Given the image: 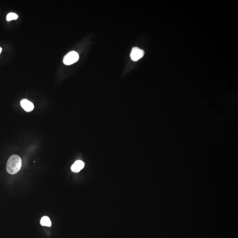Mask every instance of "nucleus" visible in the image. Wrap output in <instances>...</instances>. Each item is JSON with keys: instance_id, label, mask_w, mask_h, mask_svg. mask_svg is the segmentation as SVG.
Wrapping results in <instances>:
<instances>
[{"instance_id": "nucleus-8", "label": "nucleus", "mask_w": 238, "mask_h": 238, "mask_svg": "<svg viewBox=\"0 0 238 238\" xmlns=\"http://www.w3.org/2000/svg\"><path fill=\"white\" fill-rule=\"evenodd\" d=\"M1 51H2V48H1V47H0V54H1Z\"/></svg>"}, {"instance_id": "nucleus-3", "label": "nucleus", "mask_w": 238, "mask_h": 238, "mask_svg": "<svg viewBox=\"0 0 238 238\" xmlns=\"http://www.w3.org/2000/svg\"><path fill=\"white\" fill-rule=\"evenodd\" d=\"M144 55V51L142 49L135 47L132 49L130 56L132 60L136 61L142 58Z\"/></svg>"}, {"instance_id": "nucleus-7", "label": "nucleus", "mask_w": 238, "mask_h": 238, "mask_svg": "<svg viewBox=\"0 0 238 238\" xmlns=\"http://www.w3.org/2000/svg\"><path fill=\"white\" fill-rule=\"evenodd\" d=\"M18 18V16L16 14L13 12H11L8 14L6 17V19L7 21H10L12 20L16 19Z\"/></svg>"}, {"instance_id": "nucleus-2", "label": "nucleus", "mask_w": 238, "mask_h": 238, "mask_svg": "<svg viewBox=\"0 0 238 238\" xmlns=\"http://www.w3.org/2000/svg\"><path fill=\"white\" fill-rule=\"evenodd\" d=\"M79 59V55L75 51H71L64 56L63 62L65 65H70L77 61Z\"/></svg>"}, {"instance_id": "nucleus-1", "label": "nucleus", "mask_w": 238, "mask_h": 238, "mask_svg": "<svg viewBox=\"0 0 238 238\" xmlns=\"http://www.w3.org/2000/svg\"><path fill=\"white\" fill-rule=\"evenodd\" d=\"M22 160L21 158L17 155L11 156L7 162V172L10 174H15L17 173L21 169L22 166Z\"/></svg>"}, {"instance_id": "nucleus-4", "label": "nucleus", "mask_w": 238, "mask_h": 238, "mask_svg": "<svg viewBox=\"0 0 238 238\" xmlns=\"http://www.w3.org/2000/svg\"><path fill=\"white\" fill-rule=\"evenodd\" d=\"M20 105L26 112H31L32 111L34 108V104L26 99L22 100L20 102Z\"/></svg>"}, {"instance_id": "nucleus-5", "label": "nucleus", "mask_w": 238, "mask_h": 238, "mask_svg": "<svg viewBox=\"0 0 238 238\" xmlns=\"http://www.w3.org/2000/svg\"><path fill=\"white\" fill-rule=\"evenodd\" d=\"M84 163L83 161L78 160L72 164L71 167V170L75 173L79 172L84 168Z\"/></svg>"}, {"instance_id": "nucleus-6", "label": "nucleus", "mask_w": 238, "mask_h": 238, "mask_svg": "<svg viewBox=\"0 0 238 238\" xmlns=\"http://www.w3.org/2000/svg\"><path fill=\"white\" fill-rule=\"evenodd\" d=\"M40 223L42 226H48V227H50L52 224L50 219L46 216L44 217L41 218Z\"/></svg>"}]
</instances>
